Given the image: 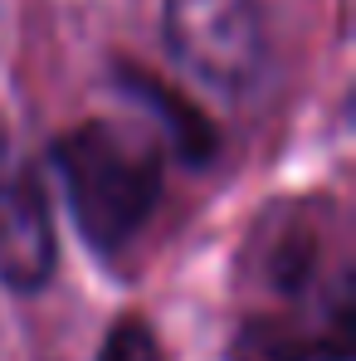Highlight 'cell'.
Segmentation results:
<instances>
[{"instance_id": "obj_5", "label": "cell", "mask_w": 356, "mask_h": 361, "mask_svg": "<svg viewBox=\"0 0 356 361\" xmlns=\"http://www.w3.org/2000/svg\"><path fill=\"white\" fill-rule=\"evenodd\" d=\"M0 166H5V147H0Z\"/></svg>"}, {"instance_id": "obj_3", "label": "cell", "mask_w": 356, "mask_h": 361, "mask_svg": "<svg viewBox=\"0 0 356 361\" xmlns=\"http://www.w3.org/2000/svg\"><path fill=\"white\" fill-rule=\"evenodd\" d=\"M54 274V220L30 171L0 166V283L15 293L44 288Z\"/></svg>"}, {"instance_id": "obj_2", "label": "cell", "mask_w": 356, "mask_h": 361, "mask_svg": "<svg viewBox=\"0 0 356 361\" xmlns=\"http://www.w3.org/2000/svg\"><path fill=\"white\" fill-rule=\"evenodd\" d=\"M161 30L180 68L225 93L249 88L269 54L259 0H166Z\"/></svg>"}, {"instance_id": "obj_1", "label": "cell", "mask_w": 356, "mask_h": 361, "mask_svg": "<svg viewBox=\"0 0 356 361\" xmlns=\"http://www.w3.org/2000/svg\"><path fill=\"white\" fill-rule=\"evenodd\" d=\"M68 210L78 230L113 254L137 240L161 200V157L108 122H83L54 147Z\"/></svg>"}, {"instance_id": "obj_4", "label": "cell", "mask_w": 356, "mask_h": 361, "mask_svg": "<svg viewBox=\"0 0 356 361\" xmlns=\"http://www.w3.org/2000/svg\"><path fill=\"white\" fill-rule=\"evenodd\" d=\"M0 44H5V5H0Z\"/></svg>"}]
</instances>
